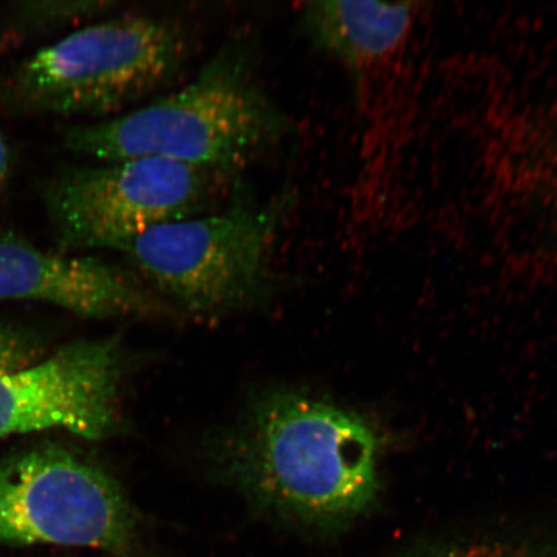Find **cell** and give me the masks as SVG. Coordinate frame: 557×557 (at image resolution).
I'll return each instance as SVG.
<instances>
[{"label":"cell","instance_id":"277c9868","mask_svg":"<svg viewBox=\"0 0 557 557\" xmlns=\"http://www.w3.org/2000/svg\"><path fill=\"white\" fill-rule=\"evenodd\" d=\"M292 207L289 191L263 201L235 195L224 208L160 225L120 252L187 310L244 308L269 289L271 261Z\"/></svg>","mask_w":557,"mask_h":557},{"label":"cell","instance_id":"9c48e42d","mask_svg":"<svg viewBox=\"0 0 557 557\" xmlns=\"http://www.w3.org/2000/svg\"><path fill=\"white\" fill-rule=\"evenodd\" d=\"M297 12L306 38L346 70L359 92L371 70L401 50L417 15L412 2L351 0H317Z\"/></svg>","mask_w":557,"mask_h":557},{"label":"cell","instance_id":"52a82bcc","mask_svg":"<svg viewBox=\"0 0 557 557\" xmlns=\"http://www.w3.org/2000/svg\"><path fill=\"white\" fill-rule=\"evenodd\" d=\"M120 341H79L0 374V441L51 429L104 441L122 429Z\"/></svg>","mask_w":557,"mask_h":557},{"label":"cell","instance_id":"4fadbf2b","mask_svg":"<svg viewBox=\"0 0 557 557\" xmlns=\"http://www.w3.org/2000/svg\"><path fill=\"white\" fill-rule=\"evenodd\" d=\"M11 172V152L5 139L0 135V194L4 190L9 183Z\"/></svg>","mask_w":557,"mask_h":557},{"label":"cell","instance_id":"8fae6325","mask_svg":"<svg viewBox=\"0 0 557 557\" xmlns=\"http://www.w3.org/2000/svg\"><path fill=\"white\" fill-rule=\"evenodd\" d=\"M404 557H549L547 549L508 542L466 543Z\"/></svg>","mask_w":557,"mask_h":557},{"label":"cell","instance_id":"30bf717a","mask_svg":"<svg viewBox=\"0 0 557 557\" xmlns=\"http://www.w3.org/2000/svg\"><path fill=\"white\" fill-rule=\"evenodd\" d=\"M110 2L97 0H39L17 3L11 11V26L18 34H38L73 24L74 21L96 17L108 12Z\"/></svg>","mask_w":557,"mask_h":557},{"label":"cell","instance_id":"7c38bea8","mask_svg":"<svg viewBox=\"0 0 557 557\" xmlns=\"http://www.w3.org/2000/svg\"><path fill=\"white\" fill-rule=\"evenodd\" d=\"M40 345L30 334L0 325V374L37 363Z\"/></svg>","mask_w":557,"mask_h":557},{"label":"cell","instance_id":"ba28073f","mask_svg":"<svg viewBox=\"0 0 557 557\" xmlns=\"http://www.w3.org/2000/svg\"><path fill=\"white\" fill-rule=\"evenodd\" d=\"M5 299L47 302L100 319L163 311L122 270L95 257L46 252L13 232L0 234V301Z\"/></svg>","mask_w":557,"mask_h":557},{"label":"cell","instance_id":"7a4b0ae2","mask_svg":"<svg viewBox=\"0 0 557 557\" xmlns=\"http://www.w3.org/2000/svg\"><path fill=\"white\" fill-rule=\"evenodd\" d=\"M288 132V117L261 79L256 41L236 35L186 86L127 113L75 125L64 145L101 163L163 158L228 176Z\"/></svg>","mask_w":557,"mask_h":557},{"label":"cell","instance_id":"5b68a950","mask_svg":"<svg viewBox=\"0 0 557 557\" xmlns=\"http://www.w3.org/2000/svg\"><path fill=\"white\" fill-rule=\"evenodd\" d=\"M226 177L163 158H134L55 174L41 187L61 252L120 250L160 225L213 211Z\"/></svg>","mask_w":557,"mask_h":557},{"label":"cell","instance_id":"6da1fadb","mask_svg":"<svg viewBox=\"0 0 557 557\" xmlns=\"http://www.w3.org/2000/svg\"><path fill=\"white\" fill-rule=\"evenodd\" d=\"M222 476L288 524L332 531L364 513L379 492L377 441L343 408L298 393L257 401L214 450Z\"/></svg>","mask_w":557,"mask_h":557},{"label":"cell","instance_id":"8992f818","mask_svg":"<svg viewBox=\"0 0 557 557\" xmlns=\"http://www.w3.org/2000/svg\"><path fill=\"white\" fill-rule=\"evenodd\" d=\"M138 517L122 486L79 453L39 445L0 462V542L136 557Z\"/></svg>","mask_w":557,"mask_h":557},{"label":"cell","instance_id":"3957f363","mask_svg":"<svg viewBox=\"0 0 557 557\" xmlns=\"http://www.w3.org/2000/svg\"><path fill=\"white\" fill-rule=\"evenodd\" d=\"M190 53L176 21L122 15L40 48L0 78L9 115L116 114L170 83Z\"/></svg>","mask_w":557,"mask_h":557}]
</instances>
